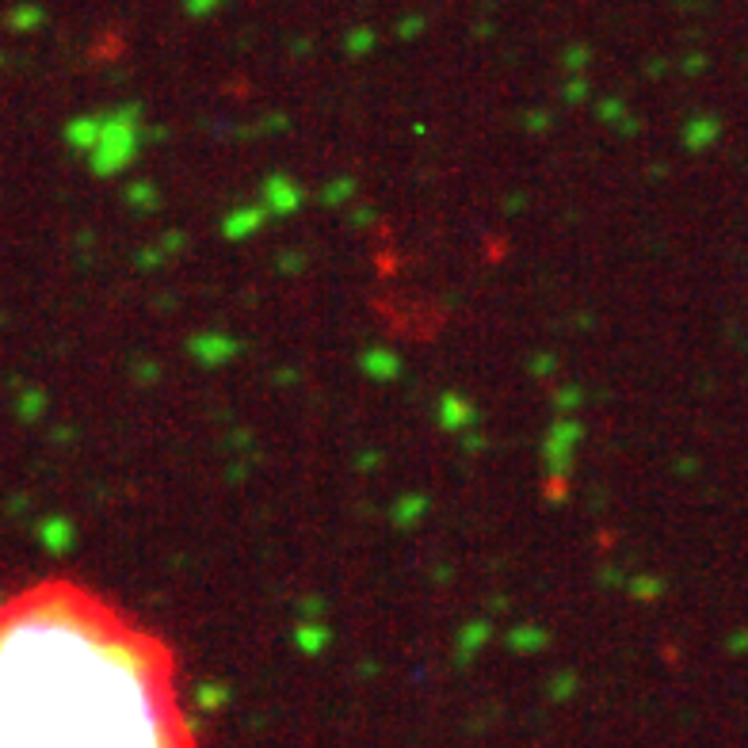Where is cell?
Listing matches in <instances>:
<instances>
[{"instance_id":"obj_1","label":"cell","mask_w":748,"mask_h":748,"mask_svg":"<svg viewBox=\"0 0 748 748\" xmlns=\"http://www.w3.org/2000/svg\"><path fill=\"white\" fill-rule=\"evenodd\" d=\"M0 748H199L180 657L73 577L0 599Z\"/></svg>"}]
</instances>
